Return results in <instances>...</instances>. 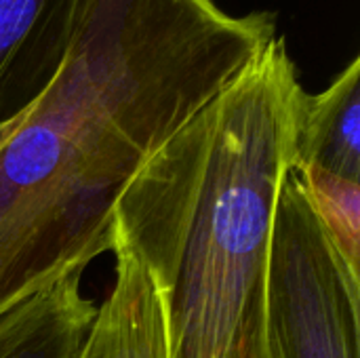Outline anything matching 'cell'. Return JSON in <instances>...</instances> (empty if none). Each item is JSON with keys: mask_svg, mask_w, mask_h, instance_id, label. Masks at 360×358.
<instances>
[{"mask_svg": "<svg viewBox=\"0 0 360 358\" xmlns=\"http://www.w3.org/2000/svg\"><path fill=\"white\" fill-rule=\"evenodd\" d=\"M76 0H0V127L25 116L57 76Z\"/></svg>", "mask_w": 360, "mask_h": 358, "instance_id": "obj_4", "label": "cell"}, {"mask_svg": "<svg viewBox=\"0 0 360 358\" xmlns=\"http://www.w3.org/2000/svg\"><path fill=\"white\" fill-rule=\"evenodd\" d=\"M84 268L0 310V358H76L95 302L82 293Z\"/></svg>", "mask_w": 360, "mask_h": 358, "instance_id": "obj_6", "label": "cell"}, {"mask_svg": "<svg viewBox=\"0 0 360 358\" xmlns=\"http://www.w3.org/2000/svg\"><path fill=\"white\" fill-rule=\"evenodd\" d=\"M304 179L310 203L329 232L346 268L360 279V181L319 167H295Z\"/></svg>", "mask_w": 360, "mask_h": 358, "instance_id": "obj_8", "label": "cell"}, {"mask_svg": "<svg viewBox=\"0 0 360 358\" xmlns=\"http://www.w3.org/2000/svg\"><path fill=\"white\" fill-rule=\"evenodd\" d=\"M25 116H27V114H25ZM25 116H21V118H17V120H11V122H6V124H2V127H0V148L8 141V137L15 133V129L21 124V120H23Z\"/></svg>", "mask_w": 360, "mask_h": 358, "instance_id": "obj_9", "label": "cell"}, {"mask_svg": "<svg viewBox=\"0 0 360 358\" xmlns=\"http://www.w3.org/2000/svg\"><path fill=\"white\" fill-rule=\"evenodd\" d=\"M306 93L278 34L118 194L112 243L150 274L171 358H270V241Z\"/></svg>", "mask_w": 360, "mask_h": 358, "instance_id": "obj_2", "label": "cell"}, {"mask_svg": "<svg viewBox=\"0 0 360 358\" xmlns=\"http://www.w3.org/2000/svg\"><path fill=\"white\" fill-rule=\"evenodd\" d=\"M114 283L95 308L76 358H171L160 295L141 262L112 243Z\"/></svg>", "mask_w": 360, "mask_h": 358, "instance_id": "obj_5", "label": "cell"}, {"mask_svg": "<svg viewBox=\"0 0 360 358\" xmlns=\"http://www.w3.org/2000/svg\"><path fill=\"white\" fill-rule=\"evenodd\" d=\"M274 11L76 0L61 68L0 148V310L112 249L135 171L272 38Z\"/></svg>", "mask_w": 360, "mask_h": 358, "instance_id": "obj_1", "label": "cell"}, {"mask_svg": "<svg viewBox=\"0 0 360 358\" xmlns=\"http://www.w3.org/2000/svg\"><path fill=\"white\" fill-rule=\"evenodd\" d=\"M293 167H319L360 181V57L319 93H306Z\"/></svg>", "mask_w": 360, "mask_h": 358, "instance_id": "obj_7", "label": "cell"}, {"mask_svg": "<svg viewBox=\"0 0 360 358\" xmlns=\"http://www.w3.org/2000/svg\"><path fill=\"white\" fill-rule=\"evenodd\" d=\"M360 279L342 262L300 171L278 194L268 266L270 358H359Z\"/></svg>", "mask_w": 360, "mask_h": 358, "instance_id": "obj_3", "label": "cell"}]
</instances>
